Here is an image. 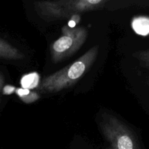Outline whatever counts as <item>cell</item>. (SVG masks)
<instances>
[{
	"label": "cell",
	"instance_id": "52a82bcc",
	"mask_svg": "<svg viewBox=\"0 0 149 149\" xmlns=\"http://www.w3.org/2000/svg\"><path fill=\"white\" fill-rule=\"evenodd\" d=\"M14 93L19 97V98L25 103L30 104L37 101L40 98V95L37 92L31 91L30 90L24 88H15Z\"/></svg>",
	"mask_w": 149,
	"mask_h": 149
},
{
	"label": "cell",
	"instance_id": "9c48e42d",
	"mask_svg": "<svg viewBox=\"0 0 149 149\" xmlns=\"http://www.w3.org/2000/svg\"><path fill=\"white\" fill-rule=\"evenodd\" d=\"M132 56L139 61L143 67L149 70V49L135 52Z\"/></svg>",
	"mask_w": 149,
	"mask_h": 149
},
{
	"label": "cell",
	"instance_id": "5b68a950",
	"mask_svg": "<svg viewBox=\"0 0 149 149\" xmlns=\"http://www.w3.org/2000/svg\"><path fill=\"white\" fill-rule=\"evenodd\" d=\"M25 58V55L15 47L13 46L10 43L0 38V58L11 61L22 60Z\"/></svg>",
	"mask_w": 149,
	"mask_h": 149
},
{
	"label": "cell",
	"instance_id": "277c9868",
	"mask_svg": "<svg viewBox=\"0 0 149 149\" xmlns=\"http://www.w3.org/2000/svg\"><path fill=\"white\" fill-rule=\"evenodd\" d=\"M62 35L50 46V55L54 63H58L75 54L87 40V29L83 26H64Z\"/></svg>",
	"mask_w": 149,
	"mask_h": 149
},
{
	"label": "cell",
	"instance_id": "ba28073f",
	"mask_svg": "<svg viewBox=\"0 0 149 149\" xmlns=\"http://www.w3.org/2000/svg\"><path fill=\"white\" fill-rule=\"evenodd\" d=\"M39 84H40L39 75L36 72L31 73V74L23 76L20 80L22 88L28 89L30 90L31 89L37 88Z\"/></svg>",
	"mask_w": 149,
	"mask_h": 149
},
{
	"label": "cell",
	"instance_id": "3957f363",
	"mask_svg": "<svg viewBox=\"0 0 149 149\" xmlns=\"http://www.w3.org/2000/svg\"><path fill=\"white\" fill-rule=\"evenodd\" d=\"M100 128L108 143L106 149H141L132 130L116 116L104 113Z\"/></svg>",
	"mask_w": 149,
	"mask_h": 149
},
{
	"label": "cell",
	"instance_id": "8992f818",
	"mask_svg": "<svg viewBox=\"0 0 149 149\" xmlns=\"http://www.w3.org/2000/svg\"><path fill=\"white\" fill-rule=\"evenodd\" d=\"M132 29L140 36L149 35V17L144 15L135 16L131 21Z\"/></svg>",
	"mask_w": 149,
	"mask_h": 149
},
{
	"label": "cell",
	"instance_id": "6da1fadb",
	"mask_svg": "<svg viewBox=\"0 0 149 149\" xmlns=\"http://www.w3.org/2000/svg\"><path fill=\"white\" fill-rule=\"evenodd\" d=\"M110 0H55L34 3L38 15L47 22L71 19L76 15L95 10H114Z\"/></svg>",
	"mask_w": 149,
	"mask_h": 149
},
{
	"label": "cell",
	"instance_id": "30bf717a",
	"mask_svg": "<svg viewBox=\"0 0 149 149\" xmlns=\"http://www.w3.org/2000/svg\"><path fill=\"white\" fill-rule=\"evenodd\" d=\"M4 77H3L2 74L0 73V90L3 88V86H4Z\"/></svg>",
	"mask_w": 149,
	"mask_h": 149
},
{
	"label": "cell",
	"instance_id": "7a4b0ae2",
	"mask_svg": "<svg viewBox=\"0 0 149 149\" xmlns=\"http://www.w3.org/2000/svg\"><path fill=\"white\" fill-rule=\"evenodd\" d=\"M99 47L94 46L74 62L45 77L37 90L43 93H56L78 82L90 70L97 58Z\"/></svg>",
	"mask_w": 149,
	"mask_h": 149
}]
</instances>
